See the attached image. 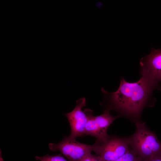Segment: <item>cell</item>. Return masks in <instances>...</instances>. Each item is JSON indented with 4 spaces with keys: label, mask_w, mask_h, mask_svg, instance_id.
I'll return each instance as SVG.
<instances>
[{
    "label": "cell",
    "mask_w": 161,
    "mask_h": 161,
    "mask_svg": "<svg viewBox=\"0 0 161 161\" xmlns=\"http://www.w3.org/2000/svg\"><path fill=\"white\" fill-rule=\"evenodd\" d=\"M49 149L52 151H59L69 161H81L88 154L94 151L95 145H89L79 142L76 139L64 136L60 142L49 143Z\"/></svg>",
    "instance_id": "cell-3"
},
{
    "label": "cell",
    "mask_w": 161,
    "mask_h": 161,
    "mask_svg": "<svg viewBox=\"0 0 161 161\" xmlns=\"http://www.w3.org/2000/svg\"><path fill=\"white\" fill-rule=\"evenodd\" d=\"M114 161H142V160L130 149L124 154Z\"/></svg>",
    "instance_id": "cell-9"
},
{
    "label": "cell",
    "mask_w": 161,
    "mask_h": 161,
    "mask_svg": "<svg viewBox=\"0 0 161 161\" xmlns=\"http://www.w3.org/2000/svg\"><path fill=\"white\" fill-rule=\"evenodd\" d=\"M155 89L161 90V87L141 76L138 81L133 83L127 82L122 77L116 91H102L108 95L110 101L116 108L128 115L136 116L152 99V93Z\"/></svg>",
    "instance_id": "cell-1"
},
{
    "label": "cell",
    "mask_w": 161,
    "mask_h": 161,
    "mask_svg": "<svg viewBox=\"0 0 161 161\" xmlns=\"http://www.w3.org/2000/svg\"><path fill=\"white\" fill-rule=\"evenodd\" d=\"M111 109H107L101 115L94 116V118L97 125L101 134L106 140H108L110 137L107 133V129L110 124L118 116H113L110 114Z\"/></svg>",
    "instance_id": "cell-8"
},
{
    "label": "cell",
    "mask_w": 161,
    "mask_h": 161,
    "mask_svg": "<svg viewBox=\"0 0 161 161\" xmlns=\"http://www.w3.org/2000/svg\"><path fill=\"white\" fill-rule=\"evenodd\" d=\"M94 152L104 161H114L126 153L130 149L129 139L110 137L105 142L94 143Z\"/></svg>",
    "instance_id": "cell-4"
},
{
    "label": "cell",
    "mask_w": 161,
    "mask_h": 161,
    "mask_svg": "<svg viewBox=\"0 0 161 161\" xmlns=\"http://www.w3.org/2000/svg\"><path fill=\"white\" fill-rule=\"evenodd\" d=\"M137 130L129 139L131 150L142 160L161 154V143L156 135L149 130L145 123H135Z\"/></svg>",
    "instance_id": "cell-2"
},
{
    "label": "cell",
    "mask_w": 161,
    "mask_h": 161,
    "mask_svg": "<svg viewBox=\"0 0 161 161\" xmlns=\"http://www.w3.org/2000/svg\"><path fill=\"white\" fill-rule=\"evenodd\" d=\"M84 111L88 118L85 127V135L95 137L96 139V142L99 143L106 141L107 140L103 136L97 125L92 111L88 109H86Z\"/></svg>",
    "instance_id": "cell-7"
},
{
    "label": "cell",
    "mask_w": 161,
    "mask_h": 161,
    "mask_svg": "<svg viewBox=\"0 0 161 161\" xmlns=\"http://www.w3.org/2000/svg\"><path fill=\"white\" fill-rule=\"evenodd\" d=\"M86 103L85 98L82 97L76 101V106L71 112L64 114L70 125L71 132L68 136L70 138L76 139L85 135V127L88 118L86 113L82 111V109Z\"/></svg>",
    "instance_id": "cell-6"
},
{
    "label": "cell",
    "mask_w": 161,
    "mask_h": 161,
    "mask_svg": "<svg viewBox=\"0 0 161 161\" xmlns=\"http://www.w3.org/2000/svg\"><path fill=\"white\" fill-rule=\"evenodd\" d=\"M35 158L36 160L41 161H68L61 154L53 155L47 154L42 157L35 156Z\"/></svg>",
    "instance_id": "cell-10"
},
{
    "label": "cell",
    "mask_w": 161,
    "mask_h": 161,
    "mask_svg": "<svg viewBox=\"0 0 161 161\" xmlns=\"http://www.w3.org/2000/svg\"><path fill=\"white\" fill-rule=\"evenodd\" d=\"M140 74L155 84L161 81V49L152 48L150 54L140 60Z\"/></svg>",
    "instance_id": "cell-5"
},
{
    "label": "cell",
    "mask_w": 161,
    "mask_h": 161,
    "mask_svg": "<svg viewBox=\"0 0 161 161\" xmlns=\"http://www.w3.org/2000/svg\"><path fill=\"white\" fill-rule=\"evenodd\" d=\"M142 161H161V154L153 156Z\"/></svg>",
    "instance_id": "cell-12"
},
{
    "label": "cell",
    "mask_w": 161,
    "mask_h": 161,
    "mask_svg": "<svg viewBox=\"0 0 161 161\" xmlns=\"http://www.w3.org/2000/svg\"><path fill=\"white\" fill-rule=\"evenodd\" d=\"M81 161H104L101 157L90 153L87 155Z\"/></svg>",
    "instance_id": "cell-11"
}]
</instances>
